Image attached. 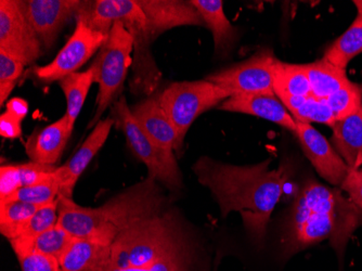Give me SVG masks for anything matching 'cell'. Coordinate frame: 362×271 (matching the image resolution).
Returning a JSON list of instances; mask_svg holds the SVG:
<instances>
[{
	"instance_id": "cell-21",
	"label": "cell",
	"mask_w": 362,
	"mask_h": 271,
	"mask_svg": "<svg viewBox=\"0 0 362 271\" xmlns=\"http://www.w3.org/2000/svg\"><path fill=\"white\" fill-rule=\"evenodd\" d=\"M357 16L351 25L327 49L323 58L346 70L347 65L362 52V0H355Z\"/></svg>"
},
{
	"instance_id": "cell-18",
	"label": "cell",
	"mask_w": 362,
	"mask_h": 271,
	"mask_svg": "<svg viewBox=\"0 0 362 271\" xmlns=\"http://www.w3.org/2000/svg\"><path fill=\"white\" fill-rule=\"evenodd\" d=\"M144 134L160 148L168 151L176 149L177 132L170 117L163 110L158 96H150L130 108Z\"/></svg>"
},
{
	"instance_id": "cell-20",
	"label": "cell",
	"mask_w": 362,
	"mask_h": 271,
	"mask_svg": "<svg viewBox=\"0 0 362 271\" xmlns=\"http://www.w3.org/2000/svg\"><path fill=\"white\" fill-rule=\"evenodd\" d=\"M332 146L349 169L362 168V113L361 111L332 126Z\"/></svg>"
},
{
	"instance_id": "cell-33",
	"label": "cell",
	"mask_w": 362,
	"mask_h": 271,
	"mask_svg": "<svg viewBox=\"0 0 362 271\" xmlns=\"http://www.w3.org/2000/svg\"><path fill=\"white\" fill-rule=\"evenodd\" d=\"M25 65L6 52H0V103L4 107L24 72Z\"/></svg>"
},
{
	"instance_id": "cell-40",
	"label": "cell",
	"mask_w": 362,
	"mask_h": 271,
	"mask_svg": "<svg viewBox=\"0 0 362 271\" xmlns=\"http://www.w3.org/2000/svg\"><path fill=\"white\" fill-rule=\"evenodd\" d=\"M360 111H361V113H362V99H361V108H360Z\"/></svg>"
},
{
	"instance_id": "cell-13",
	"label": "cell",
	"mask_w": 362,
	"mask_h": 271,
	"mask_svg": "<svg viewBox=\"0 0 362 271\" xmlns=\"http://www.w3.org/2000/svg\"><path fill=\"white\" fill-rule=\"evenodd\" d=\"M137 4L146 16L152 42L163 33L179 26H205L202 16L191 0H137Z\"/></svg>"
},
{
	"instance_id": "cell-35",
	"label": "cell",
	"mask_w": 362,
	"mask_h": 271,
	"mask_svg": "<svg viewBox=\"0 0 362 271\" xmlns=\"http://www.w3.org/2000/svg\"><path fill=\"white\" fill-rule=\"evenodd\" d=\"M58 167L54 165H42L38 163H20V179L21 188L37 185L48 180L56 175Z\"/></svg>"
},
{
	"instance_id": "cell-32",
	"label": "cell",
	"mask_w": 362,
	"mask_h": 271,
	"mask_svg": "<svg viewBox=\"0 0 362 271\" xmlns=\"http://www.w3.org/2000/svg\"><path fill=\"white\" fill-rule=\"evenodd\" d=\"M204 258H176L160 260L151 267L144 268H115V267L95 265L86 271H200Z\"/></svg>"
},
{
	"instance_id": "cell-26",
	"label": "cell",
	"mask_w": 362,
	"mask_h": 271,
	"mask_svg": "<svg viewBox=\"0 0 362 271\" xmlns=\"http://www.w3.org/2000/svg\"><path fill=\"white\" fill-rule=\"evenodd\" d=\"M274 91L279 99L286 97H310L311 87L302 64L278 61L274 74Z\"/></svg>"
},
{
	"instance_id": "cell-17",
	"label": "cell",
	"mask_w": 362,
	"mask_h": 271,
	"mask_svg": "<svg viewBox=\"0 0 362 271\" xmlns=\"http://www.w3.org/2000/svg\"><path fill=\"white\" fill-rule=\"evenodd\" d=\"M73 127H71L68 116L63 115L60 120L33 132L24 144L26 154L30 162L42 165H54L68 144Z\"/></svg>"
},
{
	"instance_id": "cell-3",
	"label": "cell",
	"mask_w": 362,
	"mask_h": 271,
	"mask_svg": "<svg viewBox=\"0 0 362 271\" xmlns=\"http://www.w3.org/2000/svg\"><path fill=\"white\" fill-rule=\"evenodd\" d=\"M164 189L158 181L146 177L99 207H81L73 199L60 195L58 224L74 238L111 246L122 232L172 203Z\"/></svg>"
},
{
	"instance_id": "cell-23",
	"label": "cell",
	"mask_w": 362,
	"mask_h": 271,
	"mask_svg": "<svg viewBox=\"0 0 362 271\" xmlns=\"http://www.w3.org/2000/svg\"><path fill=\"white\" fill-rule=\"evenodd\" d=\"M302 65L310 83L311 95L317 99L327 100L349 81L346 70L335 67L325 58Z\"/></svg>"
},
{
	"instance_id": "cell-8",
	"label": "cell",
	"mask_w": 362,
	"mask_h": 271,
	"mask_svg": "<svg viewBox=\"0 0 362 271\" xmlns=\"http://www.w3.org/2000/svg\"><path fill=\"white\" fill-rule=\"evenodd\" d=\"M279 59L270 49H262L245 61L205 77L235 95H276L274 74Z\"/></svg>"
},
{
	"instance_id": "cell-1",
	"label": "cell",
	"mask_w": 362,
	"mask_h": 271,
	"mask_svg": "<svg viewBox=\"0 0 362 271\" xmlns=\"http://www.w3.org/2000/svg\"><path fill=\"white\" fill-rule=\"evenodd\" d=\"M272 158L255 165L228 164L202 156L193 164L197 181L209 189L221 217L237 212L254 244H265L268 224L291 176L286 164L270 169Z\"/></svg>"
},
{
	"instance_id": "cell-6",
	"label": "cell",
	"mask_w": 362,
	"mask_h": 271,
	"mask_svg": "<svg viewBox=\"0 0 362 271\" xmlns=\"http://www.w3.org/2000/svg\"><path fill=\"white\" fill-rule=\"evenodd\" d=\"M133 50L132 34L122 22L114 24L107 42L98 52L93 63L95 69V83L99 85V91L88 128L95 127L103 120L107 108L119 99L132 64Z\"/></svg>"
},
{
	"instance_id": "cell-14",
	"label": "cell",
	"mask_w": 362,
	"mask_h": 271,
	"mask_svg": "<svg viewBox=\"0 0 362 271\" xmlns=\"http://www.w3.org/2000/svg\"><path fill=\"white\" fill-rule=\"evenodd\" d=\"M114 125L115 122L111 116L101 120L71 160L57 168L56 176L60 183V195L73 199V192L79 177L90 164L95 154L105 146Z\"/></svg>"
},
{
	"instance_id": "cell-34",
	"label": "cell",
	"mask_w": 362,
	"mask_h": 271,
	"mask_svg": "<svg viewBox=\"0 0 362 271\" xmlns=\"http://www.w3.org/2000/svg\"><path fill=\"white\" fill-rule=\"evenodd\" d=\"M21 189L20 163H8L0 167V202L9 201Z\"/></svg>"
},
{
	"instance_id": "cell-28",
	"label": "cell",
	"mask_w": 362,
	"mask_h": 271,
	"mask_svg": "<svg viewBox=\"0 0 362 271\" xmlns=\"http://www.w3.org/2000/svg\"><path fill=\"white\" fill-rule=\"evenodd\" d=\"M361 99V86L349 81L327 98V103L332 110L335 121H341L360 111Z\"/></svg>"
},
{
	"instance_id": "cell-30",
	"label": "cell",
	"mask_w": 362,
	"mask_h": 271,
	"mask_svg": "<svg viewBox=\"0 0 362 271\" xmlns=\"http://www.w3.org/2000/svg\"><path fill=\"white\" fill-rule=\"evenodd\" d=\"M292 115L300 123H320L332 127L337 122L327 100L317 99L314 96L307 97L300 107L292 112Z\"/></svg>"
},
{
	"instance_id": "cell-31",
	"label": "cell",
	"mask_w": 362,
	"mask_h": 271,
	"mask_svg": "<svg viewBox=\"0 0 362 271\" xmlns=\"http://www.w3.org/2000/svg\"><path fill=\"white\" fill-rule=\"evenodd\" d=\"M73 240L74 236H71L64 228L57 224L52 229L47 230L38 236L34 242V250L60 260L63 253L72 243Z\"/></svg>"
},
{
	"instance_id": "cell-7",
	"label": "cell",
	"mask_w": 362,
	"mask_h": 271,
	"mask_svg": "<svg viewBox=\"0 0 362 271\" xmlns=\"http://www.w3.org/2000/svg\"><path fill=\"white\" fill-rule=\"evenodd\" d=\"M230 97L229 91L206 79L172 83L158 93V101L176 129L175 152H182L187 132L195 120Z\"/></svg>"
},
{
	"instance_id": "cell-5",
	"label": "cell",
	"mask_w": 362,
	"mask_h": 271,
	"mask_svg": "<svg viewBox=\"0 0 362 271\" xmlns=\"http://www.w3.org/2000/svg\"><path fill=\"white\" fill-rule=\"evenodd\" d=\"M117 129L121 130L134 156L146 165L148 177L158 181L172 193L184 188L182 173L175 158L174 151L165 150L154 144L136 121L124 96L113 103L110 114Z\"/></svg>"
},
{
	"instance_id": "cell-12",
	"label": "cell",
	"mask_w": 362,
	"mask_h": 271,
	"mask_svg": "<svg viewBox=\"0 0 362 271\" xmlns=\"http://www.w3.org/2000/svg\"><path fill=\"white\" fill-rule=\"evenodd\" d=\"M298 123L295 136L298 137L306 158L319 176L333 187L339 188L349 173V167L339 156L332 144L310 124Z\"/></svg>"
},
{
	"instance_id": "cell-4",
	"label": "cell",
	"mask_w": 362,
	"mask_h": 271,
	"mask_svg": "<svg viewBox=\"0 0 362 271\" xmlns=\"http://www.w3.org/2000/svg\"><path fill=\"white\" fill-rule=\"evenodd\" d=\"M195 231L172 203L140 220L117 236L107 260L95 265L115 268H144L160 260L204 258Z\"/></svg>"
},
{
	"instance_id": "cell-38",
	"label": "cell",
	"mask_w": 362,
	"mask_h": 271,
	"mask_svg": "<svg viewBox=\"0 0 362 271\" xmlns=\"http://www.w3.org/2000/svg\"><path fill=\"white\" fill-rule=\"evenodd\" d=\"M0 134L6 139L22 137V122L5 112L0 116Z\"/></svg>"
},
{
	"instance_id": "cell-15",
	"label": "cell",
	"mask_w": 362,
	"mask_h": 271,
	"mask_svg": "<svg viewBox=\"0 0 362 271\" xmlns=\"http://www.w3.org/2000/svg\"><path fill=\"white\" fill-rule=\"evenodd\" d=\"M144 16L137 0H93L81 1L75 20L90 30L109 36L117 22L126 23Z\"/></svg>"
},
{
	"instance_id": "cell-27",
	"label": "cell",
	"mask_w": 362,
	"mask_h": 271,
	"mask_svg": "<svg viewBox=\"0 0 362 271\" xmlns=\"http://www.w3.org/2000/svg\"><path fill=\"white\" fill-rule=\"evenodd\" d=\"M40 207L21 201L0 202V232L8 241L16 239L25 229Z\"/></svg>"
},
{
	"instance_id": "cell-9",
	"label": "cell",
	"mask_w": 362,
	"mask_h": 271,
	"mask_svg": "<svg viewBox=\"0 0 362 271\" xmlns=\"http://www.w3.org/2000/svg\"><path fill=\"white\" fill-rule=\"evenodd\" d=\"M109 36L90 30L81 22H76L72 36L62 47L54 61L44 67H33L30 77L42 85H49L62 81L69 75L76 73L93 54L100 50Z\"/></svg>"
},
{
	"instance_id": "cell-25",
	"label": "cell",
	"mask_w": 362,
	"mask_h": 271,
	"mask_svg": "<svg viewBox=\"0 0 362 271\" xmlns=\"http://www.w3.org/2000/svg\"><path fill=\"white\" fill-rule=\"evenodd\" d=\"M95 69L93 64L85 72L73 73L59 81L66 100V113L71 127L74 128L91 85L95 83Z\"/></svg>"
},
{
	"instance_id": "cell-29",
	"label": "cell",
	"mask_w": 362,
	"mask_h": 271,
	"mask_svg": "<svg viewBox=\"0 0 362 271\" xmlns=\"http://www.w3.org/2000/svg\"><path fill=\"white\" fill-rule=\"evenodd\" d=\"M60 183L54 175L48 180L20 189L9 201L25 202L40 207L54 203L60 197Z\"/></svg>"
},
{
	"instance_id": "cell-2",
	"label": "cell",
	"mask_w": 362,
	"mask_h": 271,
	"mask_svg": "<svg viewBox=\"0 0 362 271\" xmlns=\"http://www.w3.org/2000/svg\"><path fill=\"white\" fill-rule=\"evenodd\" d=\"M362 225V211L341 188L327 187L314 177L300 183L282 220L279 236L280 258L288 260L298 253L329 240L339 262L347 244Z\"/></svg>"
},
{
	"instance_id": "cell-11",
	"label": "cell",
	"mask_w": 362,
	"mask_h": 271,
	"mask_svg": "<svg viewBox=\"0 0 362 271\" xmlns=\"http://www.w3.org/2000/svg\"><path fill=\"white\" fill-rule=\"evenodd\" d=\"M45 50L52 49L61 30L76 18L81 0H19Z\"/></svg>"
},
{
	"instance_id": "cell-39",
	"label": "cell",
	"mask_w": 362,
	"mask_h": 271,
	"mask_svg": "<svg viewBox=\"0 0 362 271\" xmlns=\"http://www.w3.org/2000/svg\"><path fill=\"white\" fill-rule=\"evenodd\" d=\"M6 112L20 122H23L28 113V101L20 97L12 98L7 101Z\"/></svg>"
},
{
	"instance_id": "cell-22",
	"label": "cell",
	"mask_w": 362,
	"mask_h": 271,
	"mask_svg": "<svg viewBox=\"0 0 362 271\" xmlns=\"http://www.w3.org/2000/svg\"><path fill=\"white\" fill-rule=\"evenodd\" d=\"M58 204L59 199L54 203L40 207L30 218V223L28 224L24 231L16 239L10 240V246L16 258L32 253L34 250V242L38 236L58 224Z\"/></svg>"
},
{
	"instance_id": "cell-24",
	"label": "cell",
	"mask_w": 362,
	"mask_h": 271,
	"mask_svg": "<svg viewBox=\"0 0 362 271\" xmlns=\"http://www.w3.org/2000/svg\"><path fill=\"white\" fill-rule=\"evenodd\" d=\"M109 252V246H103L93 240L74 238L59 263L62 271H86L107 260Z\"/></svg>"
},
{
	"instance_id": "cell-37",
	"label": "cell",
	"mask_w": 362,
	"mask_h": 271,
	"mask_svg": "<svg viewBox=\"0 0 362 271\" xmlns=\"http://www.w3.org/2000/svg\"><path fill=\"white\" fill-rule=\"evenodd\" d=\"M339 188L362 211V168L349 169Z\"/></svg>"
},
{
	"instance_id": "cell-19",
	"label": "cell",
	"mask_w": 362,
	"mask_h": 271,
	"mask_svg": "<svg viewBox=\"0 0 362 271\" xmlns=\"http://www.w3.org/2000/svg\"><path fill=\"white\" fill-rule=\"evenodd\" d=\"M192 5L199 10L205 28L213 34L214 47L217 54L227 56L235 46L237 30L230 23L223 10L221 0H191Z\"/></svg>"
},
{
	"instance_id": "cell-10",
	"label": "cell",
	"mask_w": 362,
	"mask_h": 271,
	"mask_svg": "<svg viewBox=\"0 0 362 271\" xmlns=\"http://www.w3.org/2000/svg\"><path fill=\"white\" fill-rule=\"evenodd\" d=\"M44 47L24 14L19 0L0 1V52L24 65L34 64L44 54Z\"/></svg>"
},
{
	"instance_id": "cell-16",
	"label": "cell",
	"mask_w": 362,
	"mask_h": 271,
	"mask_svg": "<svg viewBox=\"0 0 362 271\" xmlns=\"http://www.w3.org/2000/svg\"><path fill=\"white\" fill-rule=\"evenodd\" d=\"M221 111L249 114L296 132L298 123L276 95H235L218 107Z\"/></svg>"
},
{
	"instance_id": "cell-36",
	"label": "cell",
	"mask_w": 362,
	"mask_h": 271,
	"mask_svg": "<svg viewBox=\"0 0 362 271\" xmlns=\"http://www.w3.org/2000/svg\"><path fill=\"white\" fill-rule=\"evenodd\" d=\"M18 260L22 271H62L59 260L35 250L18 258Z\"/></svg>"
}]
</instances>
